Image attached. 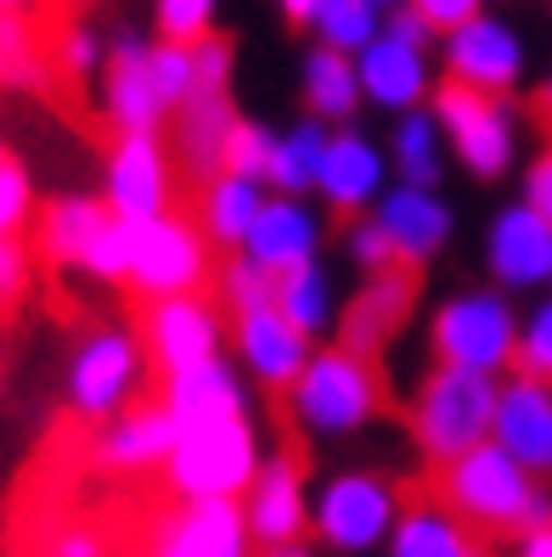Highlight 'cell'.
Returning a JSON list of instances; mask_svg holds the SVG:
<instances>
[{
    "label": "cell",
    "mask_w": 552,
    "mask_h": 557,
    "mask_svg": "<svg viewBox=\"0 0 552 557\" xmlns=\"http://www.w3.org/2000/svg\"><path fill=\"white\" fill-rule=\"evenodd\" d=\"M429 496L451 518H463L468 535L484 541V546H491V541H513V535H525V530H536V523L552 518V484L530 479L491 440L463 450L457 462L434 468V490H429Z\"/></svg>",
    "instance_id": "obj_1"
},
{
    "label": "cell",
    "mask_w": 552,
    "mask_h": 557,
    "mask_svg": "<svg viewBox=\"0 0 552 557\" xmlns=\"http://www.w3.org/2000/svg\"><path fill=\"white\" fill-rule=\"evenodd\" d=\"M389 406L383 388V367L367 355H355L344 344H316L305 372L294 377V388L282 395L287 429L305 445H344L361 440Z\"/></svg>",
    "instance_id": "obj_2"
},
{
    "label": "cell",
    "mask_w": 552,
    "mask_h": 557,
    "mask_svg": "<svg viewBox=\"0 0 552 557\" xmlns=\"http://www.w3.org/2000/svg\"><path fill=\"white\" fill-rule=\"evenodd\" d=\"M406 502V484L389 468L349 462L321 473L310 484V546L321 557H378Z\"/></svg>",
    "instance_id": "obj_3"
},
{
    "label": "cell",
    "mask_w": 552,
    "mask_h": 557,
    "mask_svg": "<svg viewBox=\"0 0 552 557\" xmlns=\"http://www.w3.org/2000/svg\"><path fill=\"white\" fill-rule=\"evenodd\" d=\"M28 248L40 265L69 271L102 287H124L130 271V225L119 214H108V203L96 191H57L35 209L28 225Z\"/></svg>",
    "instance_id": "obj_4"
},
{
    "label": "cell",
    "mask_w": 552,
    "mask_h": 557,
    "mask_svg": "<svg viewBox=\"0 0 552 557\" xmlns=\"http://www.w3.org/2000/svg\"><path fill=\"white\" fill-rule=\"evenodd\" d=\"M518 299H507L502 287L479 282L457 287L429 310L424 321V349L429 367H457L479 377H507L518 360Z\"/></svg>",
    "instance_id": "obj_5"
},
{
    "label": "cell",
    "mask_w": 552,
    "mask_h": 557,
    "mask_svg": "<svg viewBox=\"0 0 552 557\" xmlns=\"http://www.w3.org/2000/svg\"><path fill=\"white\" fill-rule=\"evenodd\" d=\"M429 113L445 136L451 170H463L479 186L518 175V163H525V108L513 96H479L440 79L429 96Z\"/></svg>",
    "instance_id": "obj_6"
},
{
    "label": "cell",
    "mask_w": 552,
    "mask_h": 557,
    "mask_svg": "<svg viewBox=\"0 0 552 557\" xmlns=\"http://www.w3.org/2000/svg\"><path fill=\"white\" fill-rule=\"evenodd\" d=\"M496 383L502 377H479L457 367H429L406 395V440L429 468L457 462L463 450L491 440V417H496Z\"/></svg>",
    "instance_id": "obj_7"
},
{
    "label": "cell",
    "mask_w": 552,
    "mask_h": 557,
    "mask_svg": "<svg viewBox=\"0 0 552 557\" xmlns=\"http://www.w3.org/2000/svg\"><path fill=\"white\" fill-rule=\"evenodd\" d=\"M266 434L254 417H225V422H198V429H175L164 484L181 507L198 502H237L254 468L266 462Z\"/></svg>",
    "instance_id": "obj_8"
},
{
    "label": "cell",
    "mask_w": 552,
    "mask_h": 557,
    "mask_svg": "<svg viewBox=\"0 0 552 557\" xmlns=\"http://www.w3.org/2000/svg\"><path fill=\"white\" fill-rule=\"evenodd\" d=\"M152 377V360L142 349V333L130 321H102L69 349V367H62V406L79 422L102 429L119 411H130L142 400V388Z\"/></svg>",
    "instance_id": "obj_9"
},
{
    "label": "cell",
    "mask_w": 552,
    "mask_h": 557,
    "mask_svg": "<svg viewBox=\"0 0 552 557\" xmlns=\"http://www.w3.org/2000/svg\"><path fill=\"white\" fill-rule=\"evenodd\" d=\"M214 282V248L198 237V225L186 214H158L130 225V271L124 287L142 305L152 299H181V293H209Z\"/></svg>",
    "instance_id": "obj_10"
},
{
    "label": "cell",
    "mask_w": 552,
    "mask_h": 557,
    "mask_svg": "<svg viewBox=\"0 0 552 557\" xmlns=\"http://www.w3.org/2000/svg\"><path fill=\"white\" fill-rule=\"evenodd\" d=\"M434 62H440L445 85H463L479 96H518V85L530 79V40L507 17H496L484 7L474 23L440 35Z\"/></svg>",
    "instance_id": "obj_11"
},
{
    "label": "cell",
    "mask_w": 552,
    "mask_h": 557,
    "mask_svg": "<svg viewBox=\"0 0 552 557\" xmlns=\"http://www.w3.org/2000/svg\"><path fill=\"white\" fill-rule=\"evenodd\" d=\"M310 468L299 450H266V462L254 468L248 490L237 496L243 530L254 552H277V546H299L310 541Z\"/></svg>",
    "instance_id": "obj_12"
},
{
    "label": "cell",
    "mask_w": 552,
    "mask_h": 557,
    "mask_svg": "<svg viewBox=\"0 0 552 557\" xmlns=\"http://www.w3.org/2000/svg\"><path fill=\"white\" fill-rule=\"evenodd\" d=\"M225 310L214 305V293H181V299H152L136 315L142 349L152 360L158 377H175L186 367H204V360L225 355Z\"/></svg>",
    "instance_id": "obj_13"
},
{
    "label": "cell",
    "mask_w": 552,
    "mask_h": 557,
    "mask_svg": "<svg viewBox=\"0 0 552 557\" xmlns=\"http://www.w3.org/2000/svg\"><path fill=\"white\" fill-rule=\"evenodd\" d=\"M108 214L124 225H142L175 209V152L164 136H113L102 158V191Z\"/></svg>",
    "instance_id": "obj_14"
},
{
    "label": "cell",
    "mask_w": 552,
    "mask_h": 557,
    "mask_svg": "<svg viewBox=\"0 0 552 557\" xmlns=\"http://www.w3.org/2000/svg\"><path fill=\"white\" fill-rule=\"evenodd\" d=\"M395 186L389 175V152H383V136L361 124H344L328 136V152H321V175H316V191L310 198L321 203L328 220H361L378 209V198Z\"/></svg>",
    "instance_id": "obj_15"
},
{
    "label": "cell",
    "mask_w": 552,
    "mask_h": 557,
    "mask_svg": "<svg viewBox=\"0 0 552 557\" xmlns=\"http://www.w3.org/2000/svg\"><path fill=\"white\" fill-rule=\"evenodd\" d=\"M479 259H484V282L502 287L507 299H541L552 276V225L513 198L484 220Z\"/></svg>",
    "instance_id": "obj_16"
},
{
    "label": "cell",
    "mask_w": 552,
    "mask_h": 557,
    "mask_svg": "<svg viewBox=\"0 0 552 557\" xmlns=\"http://www.w3.org/2000/svg\"><path fill=\"white\" fill-rule=\"evenodd\" d=\"M378 232L389 237V248H395V271L406 276H424L434 259H445V248L457 243V209H451L445 191H424V186H389L378 209Z\"/></svg>",
    "instance_id": "obj_17"
},
{
    "label": "cell",
    "mask_w": 552,
    "mask_h": 557,
    "mask_svg": "<svg viewBox=\"0 0 552 557\" xmlns=\"http://www.w3.org/2000/svg\"><path fill=\"white\" fill-rule=\"evenodd\" d=\"M237 253L266 276H287L310 259H328V214L316 198H266Z\"/></svg>",
    "instance_id": "obj_18"
},
{
    "label": "cell",
    "mask_w": 552,
    "mask_h": 557,
    "mask_svg": "<svg viewBox=\"0 0 552 557\" xmlns=\"http://www.w3.org/2000/svg\"><path fill=\"white\" fill-rule=\"evenodd\" d=\"M102 119L113 124V136H158L164 129V102L152 90V40L136 28H119L108 40L102 62Z\"/></svg>",
    "instance_id": "obj_19"
},
{
    "label": "cell",
    "mask_w": 552,
    "mask_h": 557,
    "mask_svg": "<svg viewBox=\"0 0 552 557\" xmlns=\"http://www.w3.org/2000/svg\"><path fill=\"white\" fill-rule=\"evenodd\" d=\"M491 445L507 450L530 479L552 484V383L507 372L496 383V417H491Z\"/></svg>",
    "instance_id": "obj_20"
},
{
    "label": "cell",
    "mask_w": 552,
    "mask_h": 557,
    "mask_svg": "<svg viewBox=\"0 0 552 557\" xmlns=\"http://www.w3.org/2000/svg\"><path fill=\"white\" fill-rule=\"evenodd\" d=\"M310 349L316 344L299 338L277 310H248V315H232V326H225V355L237 360V372L248 377V388H266V395H277V400L305 372Z\"/></svg>",
    "instance_id": "obj_21"
},
{
    "label": "cell",
    "mask_w": 552,
    "mask_h": 557,
    "mask_svg": "<svg viewBox=\"0 0 552 557\" xmlns=\"http://www.w3.org/2000/svg\"><path fill=\"white\" fill-rule=\"evenodd\" d=\"M417 293H424V287H417V276H406V271L367 276L361 287L344 293L333 344H344V349H355V355L378 360V355L417 321Z\"/></svg>",
    "instance_id": "obj_22"
},
{
    "label": "cell",
    "mask_w": 552,
    "mask_h": 557,
    "mask_svg": "<svg viewBox=\"0 0 552 557\" xmlns=\"http://www.w3.org/2000/svg\"><path fill=\"white\" fill-rule=\"evenodd\" d=\"M170 445H175L170 411L158 400H136L90 434V468L108 479H147V473H164Z\"/></svg>",
    "instance_id": "obj_23"
},
{
    "label": "cell",
    "mask_w": 552,
    "mask_h": 557,
    "mask_svg": "<svg viewBox=\"0 0 552 557\" xmlns=\"http://www.w3.org/2000/svg\"><path fill=\"white\" fill-rule=\"evenodd\" d=\"M355 79H361V102L372 113L401 119V113L429 108V96L440 85V62H434V51H417V46L378 35L361 57H355Z\"/></svg>",
    "instance_id": "obj_24"
},
{
    "label": "cell",
    "mask_w": 552,
    "mask_h": 557,
    "mask_svg": "<svg viewBox=\"0 0 552 557\" xmlns=\"http://www.w3.org/2000/svg\"><path fill=\"white\" fill-rule=\"evenodd\" d=\"M158 406L170 411L175 429H198V422H225V417H254V388L237 372L232 355H214L204 367H186L164 377Z\"/></svg>",
    "instance_id": "obj_25"
},
{
    "label": "cell",
    "mask_w": 552,
    "mask_h": 557,
    "mask_svg": "<svg viewBox=\"0 0 552 557\" xmlns=\"http://www.w3.org/2000/svg\"><path fill=\"white\" fill-rule=\"evenodd\" d=\"M147 557H259L237 502H198V507H175L164 523L152 530Z\"/></svg>",
    "instance_id": "obj_26"
},
{
    "label": "cell",
    "mask_w": 552,
    "mask_h": 557,
    "mask_svg": "<svg viewBox=\"0 0 552 557\" xmlns=\"http://www.w3.org/2000/svg\"><path fill=\"white\" fill-rule=\"evenodd\" d=\"M271 310L294 326L310 344H333L339 333V310H344V282L333 271V259H310V265L277 276L271 287Z\"/></svg>",
    "instance_id": "obj_27"
},
{
    "label": "cell",
    "mask_w": 552,
    "mask_h": 557,
    "mask_svg": "<svg viewBox=\"0 0 552 557\" xmlns=\"http://www.w3.org/2000/svg\"><path fill=\"white\" fill-rule=\"evenodd\" d=\"M271 191L259 186V181H243V175H209V181H198V203H192V225H198V237L214 248V253H225L232 259L237 248H243V237H248V225H254V214H259V203H266Z\"/></svg>",
    "instance_id": "obj_28"
},
{
    "label": "cell",
    "mask_w": 552,
    "mask_h": 557,
    "mask_svg": "<svg viewBox=\"0 0 552 557\" xmlns=\"http://www.w3.org/2000/svg\"><path fill=\"white\" fill-rule=\"evenodd\" d=\"M299 108L305 119L344 129V124H361V79H355V57H339L328 46H305L299 57Z\"/></svg>",
    "instance_id": "obj_29"
},
{
    "label": "cell",
    "mask_w": 552,
    "mask_h": 557,
    "mask_svg": "<svg viewBox=\"0 0 552 557\" xmlns=\"http://www.w3.org/2000/svg\"><path fill=\"white\" fill-rule=\"evenodd\" d=\"M383 152H389V175H395L401 186L445 191L451 152H445V136H440V124H434L429 108L389 119V129H383Z\"/></svg>",
    "instance_id": "obj_30"
},
{
    "label": "cell",
    "mask_w": 552,
    "mask_h": 557,
    "mask_svg": "<svg viewBox=\"0 0 552 557\" xmlns=\"http://www.w3.org/2000/svg\"><path fill=\"white\" fill-rule=\"evenodd\" d=\"M237 102L232 96H192V102L175 113V163L192 175V181H209L220 175V152H225V136L237 124Z\"/></svg>",
    "instance_id": "obj_31"
},
{
    "label": "cell",
    "mask_w": 552,
    "mask_h": 557,
    "mask_svg": "<svg viewBox=\"0 0 552 557\" xmlns=\"http://www.w3.org/2000/svg\"><path fill=\"white\" fill-rule=\"evenodd\" d=\"M328 124L316 119H287L271 141V163H266V191L271 198H310L316 175H321V152H328Z\"/></svg>",
    "instance_id": "obj_32"
},
{
    "label": "cell",
    "mask_w": 552,
    "mask_h": 557,
    "mask_svg": "<svg viewBox=\"0 0 552 557\" xmlns=\"http://www.w3.org/2000/svg\"><path fill=\"white\" fill-rule=\"evenodd\" d=\"M468 552H474L468 523L451 518L434 496H417V502H406L401 523L389 530L378 557H468Z\"/></svg>",
    "instance_id": "obj_33"
},
{
    "label": "cell",
    "mask_w": 552,
    "mask_h": 557,
    "mask_svg": "<svg viewBox=\"0 0 552 557\" xmlns=\"http://www.w3.org/2000/svg\"><path fill=\"white\" fill-rule=\"evenodd\" d=\"M51 85V46L35 12H0V90L40 96Z\"/></svg>",
    "instance_id": "obj_34"
},
{
    "label": "cell",
    "mask_w": 552,
    "mask_h": 557,
    "mask_svg": "<svg viewBox=\"0 0 552 557\" xmlns=\"http://www.w3.org/2000/svg\"><path fill=\"white\" fill-rule=\"evenodd\" d=\"M383 35V12L372 0H328L310 23V46H328L339 57H361Z\"/></svg>",
    "instance_id": "obj_35"
},
{
    "label": "cell",
    "mask_w": 552,
    "mask_h": 557,
    "mask_svg": "<svg viewBox=\"0 0 552 557\" xmlns=\"http://www.w3.org/2000/svg\"><path fill=\"white\" fill-rule=\"evenodd\" d=\"M271 287H277V276H266L259 265H248L243 253L220 259V265H214V282H209V293H214V305L225 310V321H232V315H248V310H271Z\"/></svg>",
    "instance_id": "obj_36"
},
{
    "label": "cell",
    "mask_w": 552,
    "mask_h": 557,
    "mask_svg": "<svg viewBox=\"0 0 552 557\" xmlns=\"http://www.w3.org/2000/svg\"><path fill=\"white\" fill-rule=\"evenodd\" d=\"M51 46V74L62 79H96L102 74V62H108V40H102V28H90V23H62L57 28V40Z\"/></svg>",
    "instance_id": "obj_37"
},
{
    "label": "cell",
    "mask_w": 552,
    "mask_h": 557,
    "mask_svg": "<svg viewBox=\"0 0 552 557\" xmlns=\"http://www.w3.org/2000/svg\"><path fill=\"white\" fill-rule=\"evenodd\" d=\"M152 35L170 46H198L220 35V0H152Z\"/></svg>",
    "instance_id": "obj_38"
},
{
    "label": "cell",
    "mask_w": 552,
    "mask_h": 557,
    "mask_svg": "<svg viewBox=\"0 0 552 557\" xmlns=\"http://www.w3.org/2000/svg\"><path fill=\"white\" fill-rule=\"evenodd\" d=\"M339 259L355 271V276H389L395 271V248H389V237L378 232V220L361 214V220H344L339 225Z\"/></svg>",
    "instance_id": "obj_39"
},
{
    "label": "cell",
    "mask_w": 552,
    "mask_h": 557,
    "mask_svg": "<svg viewBox=\"0 0 552 557\" xmlns=\"http://www.w3.org/2000/svg\"><path fill=\"white\" fill-rule=\"evenodd\" d=\"M271 141H277V124H259V119H237L232 136H225V152H220V170L225 175H243V181H259L266 186V163H271Z\"/></svg>",
    "instance_id": "obj_40"
},
{
    "label": "cell",
    "mask_w": 552,
    "mask_h": 557,
    "mask_svg": "<svg viewBox=\"0 0 552 557\" xmlns=\"http://www.w3.org/2000/svg\"><path fill=\"white\" fill-rule=\"evenodd\" d=\"M513 372L552 383V293L530 299V310L518 315V360H513Z\"/></svg>",
    "instance_id": "obj_41"
},
{
    "label": "cell",
    "mask_w": 552,
    "mask_h": 557,
    "mask_svg": "<svg viewBox=\"0 0 552 557\" xmlns=\"http://www.w3.org/2000/svg\"><path fill=\"white\" fill-rule=\"evenodd\" d=\"M237 79V46L225 35H204L192 46V96H232Z\"/></svg>",
    "instance_id": "obj_42"
},
{
    "label": "cell",
    "mask_w": 552,
    "mask_h": 557,
    "mask_svg": "<svg viewBox=\"0 0 552 557\" xmlns=\"http://www.w3.org/2000/svg\"><path fill=\"white\" fill-rule=\"evenodd\" d=\"M152 90H158V102H164L170 119L192 102V46L152 40Z\"/></svg>",
    "instance_id": "obj_43"
},
{
    "label": "cell",
    "mask_w": 552,
    "mask_h": 557,
    "mask_svg": "<svg viewBox=\"0 0 552 557\" xmlns=\"http://www.w3.org/2000/svg\"><path fill=\"white\" fill-rule=\"evenodd\" d=\"M35 181L28 170L12 158L7 170H0V243H23V232L35 225Z\"/></svg>",
    "instance_id": "obj_44"
},
{
    "label": "cell",
    "mask_w": 552,
    "mask_h": 557,
    "mask_svg": "<svg viewBox=\"0 0 552 557\" xmlns=\"http://www.w3.org/2000/svg\"><path fill=\"white\" fill-rule=\"evenodd\" d=\"M518 203H525L536 220L552 225V141L518 163Z\"/></svg>",
    "instance_id": "obj_45"
},
{
    "label": "cell",
    "mask_w": 552,
    "mask_h": 557,
    "mask_svg": "<svg viewBox=\"0 0 552 557\" xmlns=\"http://www.w3.org/2000/svg\"><path fill=\"white\" fill-rule=\"evenodd\" d=\"M28 282H35V248H28V237L23 243H0V310L23 305Z\"/></svg>",
    "instance_id": "obj_46"
},
{
    "label": "cell",
    "mask_w": 552,
    "mask_h": 557,
    "mask_svg": "<svg viewBox=\"0 0 552 557\" xmlns=\"http://www.w3.org/2000/svg\"><path fill=\"white\" fill-rule=\"evenodd\" d=\"M40 557H108V535L96 523H62L46 535Z\"/></svg>",
    "instance_id": "obj_47"
},
{
    "label": "cell",
    "mask_w": 552,
    "mask_h": 557,
    "mask_svg": "<svg viewBox=\"0 0 552 557\" xmlns=\"http://www.w3.org/2000/svg\"><path fill=\"white\" fill-rule=\"evenodd\" d=\"M406 7L424 17V23L434 28V40H440V35H451V28L474 23V17L484 12V0H406Z\"/></svg>",
    "instance_id": "obj_48"
},
{
    "label": "cell",
    "mask_w": 552,
    "mask_h": 557,
    "mask_svg": "<svg viewBox=\"0 0 552 557\" xmlns=\"http://www.w3.org/2000/svg\"><path fill=\"white\" fill-rule=\"evenodd\" d=\"M383 35H389V40H401V46H417V51H434V46H440V40H434V28L417 17L412 7H395V12H389V17H383Z\"/></svg>",
    "instance_id": "obj_49"
},
{
    "label": "cell",
    "mask_w": 552,
    "mask_h": 557,
    "mask_svg": "<svg viewBox=\"0 0 552 557\" xmlns=\"http://www.w3.org/2000/svg\"><path fill=\"white\" fill-rule=\"evenodd\" d=\"M496 557H552V518H547V523H536V530H525V535L502 541V552H496Z\"/></svg>",
    "instance_id": "obj_50"
},
{
    "label": "cell",
    "mask_w": 552,
    "mask_h": 557,
    "mask_svg": "<svg viewBox=\"0 0 552 557\" xmlns=\"http://www.w3.org/2000/svg\"><path fill=\"white\" fill-rule=\"evenodd\" d=\"M321 7H328V0H277V12H282V23H294V28H310Z\"/></svg>",
    "instance_id": "obj_51"
},
{
    "label": "cell",
    "mask_w": 552,
    "mask_h": 557,
    "mask_svg": "<svg viewBox=\"0 0 552 557\" xmlns=\"http://www.w3.org/2000/svg\"><path fill=\"white\" fill-rule=\"evenodd\" d=\"M259 557H321L310 541H299V546H277V552H259Z\"/></svg>",
    "instance_id": "obj_52"
},
{
    "label": "cell",
    "mask_w": 552,
    "mask_h": 557,
    "mask_svg": "<svg viewBox=\"0 0 552 557\" xmlns=\"http://www.w3.org/2000/svg\"><path fill=\"white\" fill-rule=\"evenodd\" d=\"M536 102H541V113H547V124H552V74L541 79V96H536Z\"/></svg>",
    "instance_id": "obj_53"
},
{
    "label": "cell",
    "mask_w": 552,
    "mask_h": 557,
    "mask_svg": "<svg viewBox=\"0 0 552 557\" xmlns=\"http://www.w3.org/2000/svg\"><path fill=\"white\" fill-rule=\"evenodd\" d=\"M0 12H35V0H0Z\"/></svg>",
    "instance_id": "obj_54"
},
{
    "label": "cell",
    "mask_w": 552,
    "mask_h": 557,
    "mask_svg": "<svg viewBox=\"0 0 552 557\" xmlns=\"http://www.w3.org/2000/svg\"><path fill=\"white\" fill-rule=\"evenodd\" d=\"M372 7H378V12L389 17V12H395V7H406V0H372Z\"/></svg>",
    "instance_id": "obj_55"
},
{
    "label": "cell",
    "mask_w": 552,
    "mask_h": 557,
    "mask_svg": "<svg viewBox=\"0 0 552 557\" xmlns=\"http://www.w3.org/2000/svg\"><path fill=\"white\" fill-rule=\"evenodd\" d=\"M468 557H496V546H484V541H474V552Z\"/></svg>",
    "instance_id": "obj_56"
},
{
    "label": "cell",
    "mask_w": 552,
    "mask_h": 557,
    "mask_svg": "<svg viewBox=\"0 0 552 557\" xmlns=\"http://www.w3.org/2000/svg\"><path fill=\"white\" fill-rule=\"evenodd\" d=\"M7 163H12V152H7V141H0V170H7Z\"/></svg>",
    "instance_id": "obj_57"
},
{
    "label": "cell",
    "mask_w": 552,
    "mask_h": 557,
    "mask_svg": "<svg viewBox=\"0 0 552 557\" xmlns=\"http://www.w3.org/2000/svg\"><path fill=\"white\" fill-rule=\"evenodd\" d=\"M547 293H552V276H547Z\"/></svg>",
    "instance_id": "obj_58"
},
{
    "label": "cell",
    "mask_w": 552,
    "mask_h": 557,
    "mask_svg": "<svg viewBox=\"0 0 552 557\" xmlns=\"http://www.w3.org/2000/svg\"><path fill=\"white\" fill-rule=\"evenodd\" d=\"M0 360H7V349H0Z\"/></svg>",
    "instance_id": "obj_59"
}]
</instances>
